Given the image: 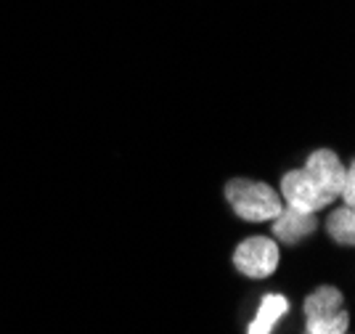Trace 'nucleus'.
<instances>
[{
    "mask_svg": "<svg viewBox=\"0 0 355 334\" xmlns=\"http://www.w3.org/2000/svg\"><path fill=\"white\" fill-rule=\"evenodd\" d=\"M270 228H273L270 236L279 244L297 247L300 242H305L318 228V218L311 215V212H300V210H292V207H284L282 212L270 220Z\"/></svg>",
    "mask_w": 355,
    "mask_h": 334,
    "instance_id": "nucleus-5",
    "label": "nucleus"
},
{
    "mask_svg": "<svg viewBox=\"0 0 355 334\" xmlns=\"http://www.w3.org/2000/svg\"><path fill=\"white\" fill-rule=\"evenodd\" d=\"M225 202L244 223H270L284 210L282 194L254 178H231L225 183Z\"/></svg>",
    "mask_w": 355,
    "mask_h": 334,
    "instance_id": "nucleus-1",
    "label": "nucleus"
},
{
    "mask_svg": "<svg viewBox=\"0 0 355 334\" xmlns=\"http://www.w3.org/2000/svg\"><path fill=\"white\" fill-rule=\"evenodd\" d=\"M302 170L311 175L315 183H321L329 194H334L340 199V189L347 165L340 160V154L334 149H315V151H311L305 165H302Z\"/></svg>",
    "mask_w": 355,
    "mask_h": 334,
    "instance_id": "nucleus-4",
    "label": "nucleus"
},
{
    "mask_svg": "<svg viewBox=\"0 0 355 334\" xmlns=\"http://www.w3.org/2000/svg\"><path fill=\"white\" fill-rule=\"evenodd\" d=\"M350 326V316L342 308L340 313L326 316V319H308V332L305 334H347Z\"/></svg>",
    "mask_w": 355,
    "mask_h": 334,
    "instance_id": "nucleus-9",
    "label": "nucleus"
},
{
    "mask_svg": "<svg viewBox=\"0 0 355 334\" xmlns=\"http://www.w3.org/2000/svg\"><path fill=\"white\" fill-rule=\"evenodd\" d=\"M340 199L345 207H353L355 204V165L350 162L347 170H345V181H342L340 189Z\"/></svg>",
    "mask_w": 355,
    "mask_h": 334,
    "instance_id": "nucleus-10",
    "label": "nucleus"
},
{
    "mask_svg": "<svg viewBox=\"0 0 355 334\" xmlns=\"http://www.w3.org/2000/svg\"><path fill=\"white\" fill-rule=\"evenodd\" d=\"M286 310H289V300L284 294H266L260 308H257V313H254V319H252L247 334H270L273 326L286 316Z\"/></svg>",
    "mask_w": 355,
    "mask_h": 334,
    "instance_id": "nucleus-6",
    "label": "nucleus"
},
{
    "mask_svg": "<svg viewBox=\"0 0 355 334\" xmlns=\"http://www.w3.org/2000/svg\"><path fill=\"white\" fill-rule=\"evenodd\" d=\"M326 231L331 236V242H337L342 247H353L355 244V212L353 207L340 204L337 210H331V215L326 220Z\"/></svg>",
    "mask_w": 355,
    "mask_h": 334,
    "instance_id": "nucleus-8",
    "label": "nucleus"
},
{
    "mask_svg": "<svg viewBox=\"0 0 355 334\" xmlns=\"http://www.w3.org/2000/svg\"><path fill=\"white\" fill-rule=\"evenodd\" d=\"M279 194H282L284 207H292V210H300V212H311V215H318L329 204L340 202V199H337L334 194H329L321 183H315L302 167H300V170H289V173L282 175Z\"/></svg>",
    "mask_w": 355,
    "mask_h": 334,
    "instance_id": "nucleus-3",
    "label": "nucleus"
},
{
    "mask_svg": "<svg viewBox=\"0 0 355 334\" xmlns=\"http://www.w3.org/2000/svg\"><path fill=\"white\" fill-rule=\"evenodd\" d=\"M282 265V247L273 236L254 233L234 249V268L247 278L273 276Z\"/></svg>",
    "mask_w": 355,
    "mask_h": 334,
    "instance_id": "nucleus-2",
    "label": "nucleus"
},
{
    "mask_svg": "<svg viewBox=\"0 0 355 334\" xmlns=\"http://www.w3.org/2000/svg\"><path fill=\"white\" fill-rule=\"evenodd\" d=\"M342 292L337 287H318L305 297V319H326L342 310Z\"/></svg>",
    "mask_w": 355,
    "mask_h": 334,
    "instance_id": "nucleus-7",
    "label": "nucleus"
}]
</instances>
